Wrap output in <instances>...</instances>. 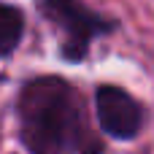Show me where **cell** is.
Listing matches in <instances>:
<instances>
[{
    "label": "cell",
    "mask_w": 154,
    "mask_h": 154,
    "mask_svg": "<svg viewBox=\"0 0 154 154\" xmlns=\"http://www.w3.org/2000/svg\"><path fill=\"white\" fill-rule=\"evenodd\" d=\"M38 11L49 19L60 35L62 60L81 62L89 54L92 41L116 30V22L92 11L81 0H38Z\"/></svg>",
    "instance_id": "obj_2"
},
{
    "label": "cell",
    "mask_w": 154,
    "mask_h": 154,
    "mask_svg": "<svg viewBox=\"0 0 154 154\" xmlns=\"http://www.w3.org/2000/svg\"><path fill=\"white\" fill-rule=\"evenodd\" d=\"M22 35H24V14L16 5L0 0V60L14 54Z\"/></svg>",
    "instance_id": "obj_4"
},
{
    "label": "cell",
    "mask_w": 154,
    "mask_h": 154,
    "mask_svg": "<svg viewBox=\"0 0 154 154\" xmlns=\"http://www.w3.org/2000/svg\"><path fill=\"white\" fill-rule=\"evenodd\" d=\"M95 111L100 130L114 141H133L143 127V106L116 84H100L95 89Z\"/></svg>",
    "instance_id": "obj_3"
},
{
    "label": "cell",
    "mask_w": 154,
    "mask_h": 154,
    "mask_svg": "<svg viewBox=\"0 0 154 154\" xmlns=\"http://www.w3.org/2000/svg\"><path fill=\"white\" fill-rule=\"evenodd\" d=\"M16 116L19 141L30 154H106L84 116L76 87L60 76H38L22 84Z\"/></svg>",
    "instance_id": "obj_1"
}]
</instances>
